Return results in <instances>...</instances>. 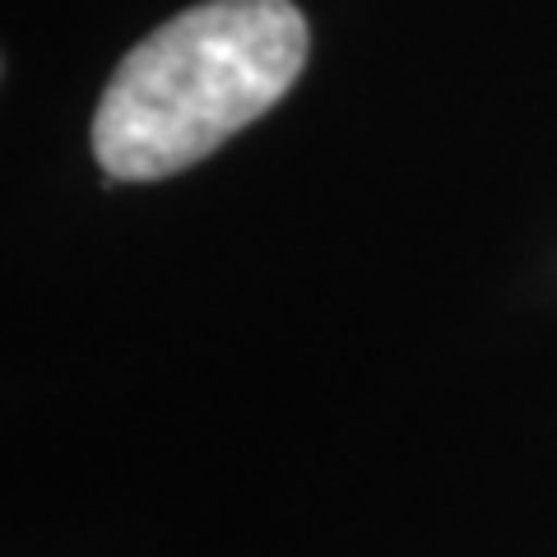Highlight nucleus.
<instances>
[{
	"label": "nucleus",
	"instance_id": "obj_1",
	"mask_svg": "<svg viewBox=\"0 0 557 557\" xmlns=\"http://www.w3.org/2000/svg\"><path fill=\"white\" fill-rule=\"evenodd\" d=\"M293 0H200L116 65L94 112V153L116 182L172 177L265 116L307 65Z\"/></svg>",
	"mask_w": 557,
	"mask_h": 557
}]
</instances>
